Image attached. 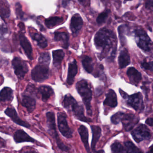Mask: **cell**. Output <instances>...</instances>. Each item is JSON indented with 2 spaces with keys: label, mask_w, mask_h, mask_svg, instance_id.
<instances>
[{
  "label": "cell",
  "mask_w": 153,
  "mask_h": 153,
  "mask_svg": "<svg viewBox=\"0 0 153 153\" xmlns=\"http://www.w3.org/2000/svg\"><path fill=\"white\" fill-rule=\"evenodd\" d=\"M134 33L137 46L144 52H150L152 43L147 33L141 28L135 30Z\"/></svg>",
  "instance_id": "8992f818"
},
{
  "label": "cell",
  "mask_w": 153,
  "mask_h": 153,
  "mask_svg": "<svg viewBox=\"0 0 153 153\" xmlns=\"http://www.w3.org/2000/svg\"><path fill=\"white\" fill-rule=\"evenodd\" d=\"M54 39L57 42H60L64 48L67 49L69 47V36L66 32L58 31L55 32Z\"/></svg>",
  "instance_id": "603a6c76"
},
{
  "label": "cell",
  "mask_w": 153,
  "mask_h": 153,
  "mask_svg": "<svg viewBox=\"0 0 153 153\" xmlns=\"http://www.w3.org/2000/svg\"><path fill=\"white\" fill-rule=\"evenodd\" d=\"M1 2V3L0 2V15L3 19H6L9 18L10 13V7L6 0H2Z\"/></svg>",
  "instance_id": "f546056e"
},
{
  "label": "cell",
  "mask_w": 153,
  "mask_h": 153,
  "mask_svg": "<svg viewBox=\"0 0 153 153\" xmlns=\"http://www.w3.org/2000/svg\"><path fill=\"white\" fill-rule=\"evenodd\" d=\"M112 153H127L125 147L118 142H115L111 146Z\"/></svg>",
  "instance_id": "d6a6232c"
},
{
  "label": "cell",
  "mask_w": 153,
  "mask_h": 153,
  "mask_svg": "<svg viewBox=\"0 0 153 153\" xmlns=\"http://www.w3.org/2000/svg\"><path fill=\"white\" fill-rule=\"evenodd\" d=\"M8 32V28L5 25L3 24L0 25V39L3 38Z\"/></svg>",
  "instance_id": "f35d334b"
},
{
  "label": "cell",
  "mask_w": 153,
  "mask_h": 153,
  "mask_svg": "<svg viewBox=\"0 0 153 153\" xmlns=\"http://www.w3.org/2000/svg\"><path fill=\"white\" fill-rule=\"evenodd\" d=\"M62 104L65 108L71 110L73 115L76 119L86 123L92 122L91 119L88 118L85 116L84 110L82 105L78 103L71 94L65 95Z\"/></svg>",
  "instance_id": "7a4b0ae2"
},
{
  "label": "cell",
  "mask_w": 153,
  "mask_h": 153,
  "mask_svg": "<svg viewBox=\"0 0 153 153\" xmlns=\"http://www.w3.org/2000/svg\"><path fill=\"white\" fill-rule=\"evenodd\" d=\"M51 61V57L49 53H43L40 54L39 58V63L43 64L48 65Z\"/></svg>",
  "instance_id": "836d02e7"
},
{
  "label": "cell",
  "mask_w": 153,
  "mask_h": 153,
  "mask_svg": "<svg viewBox=\"0 0 153 153\" xmlns=\"http://www.w3.org/2000/svg\"><path fill=\"white\" fill-rule=\"evenodd\" d=\"M140 118L139 117L131 113L126 114L124 113L121 122L126 131H130L133 129L135 126L138 123Z\"/></svg>",
  "instance_id": "4fadbf2b"
},
{
  "label": "cell",
  "mask_w": 153,
  "mask_h": 153,
  "mask_svg": "<svg viewBox=\"0 0 153 153\" xmlns=\"http://www.w3.org/2000/svg\"><path fill=\"white\" fill-rule=\"evenodd\" d=\"M119 36L120 40V43L122 46L125 45L126 42L125 35H128V28L126 25H122L120 26L118 28Z\"/></svg>",
  "instance_id": "4dcf8cb0"
},
{
  "label": "cell",
  "mask_w": 153,
  "mask_h": 153,
  "mask_svg": "<svg viewBox=\"0 0 153 153\" xmlns=\"http://www.w3.org/2000/svg\"><path fill=\"white\" fill-rule=\"evenodd\" d=\"M49 76L48 65L43 64L36 65L31 71L32 80L36 82H42L47 79Z\"/></svg>",
  "instance_id": "52a82bcc"
},
{
  "label": "cell",
  "mask_w": 153,
  "mask_h": 153,
  "mask_svg": "<svg viewBox=\"0 0 153 153\" xmlns=\"http://www.w3.org/2000/svg\"><path fill=\"white\" fill-rule=\"evenodd\" d=\"M77 65L76 60H74L69 65L67 82L69 85H72L74 82V78L77 74Z\"/></svg>",
  "instance_id": "44dd1931"
},
{
  "label": "cell",
  "mask_w": 153,
  "mask_h": 153,
  "mask_svg": "<svg viewBox=\"0 0 153 153\" xmlns=\"http://www.w3.org/2000/svg\"><path fill=\"white\" fill-rule=\"evenodd\" d=\"M117 98L115 92L113 90H109L106 95V99L103 104L111 108H114L117 106Z\"/></svg>",
  "instance_id": "ffe728a7"
},
{
  "label": "cell",
  "mask_w": 153,
  "mask_h": 153,
  "mask_svg": "<svg viewBox=\"0 0 153 153\" xmlns=\"http://www.w3.org/2000/svg\"><path fill=\"white\" fill-rule=\"evenodd\" d=\"M128 105L132 107L136 111H141L144 108L143 94L141 93L137 92L132 95H128L126 99Z\"/></svg>",
  "instance_id": "8fae6325"
},
{
  "label": "cell",
  "mask_w": 153,
  "mask_h": 153,
  "mask_svg": "<svg viewBox=\"0 0 153 153\" xmlns=\"http://www.w3.org/2000/svg\"><path fill=\"white\" fill-rule=\"evenodd\" d=\"M85 148L87 153H92L89 144V131L88 128L83 125H81L77 129Z\"/></svg>",
  "instance_id": "ac0fdd59"
},
{
  "label": "cell",
  "mask_w": 153,
  "mask_h": 153,
  "mask_svg": "<svg viewBox=\"0 0 153 153\" xmlns=\"http://www.w3.org/2000/svg\"><path fill=\"white\" fill-rule=\"evenodd\" d=\"M76 89L85 105L87 115L92 116L91 102L92 98V91L87 81L82 80L76 83Z\"/></svg>",
  "instance_id": "277c9868"
},
{
  "label": "cell",
  "mask_w": 153,
  "mask_h": 153,
  "mask_svg": "<svg viewBox=\"0 0 153 153\" xmlns=\"http://www.w3.org/2000/svg\"><path fill=\"white\" fill-rule=\"evenodd\" d=\"M132 1V0H125V2H126L128 1Z\"/></svg>",
  "instance_id": "bcb514c9"
},
{
  "label": "cell",
  "mask_w": 153,
  "mask_h": 153,
  "mask_svg": "<svg viewBox=\"0 0 153 153\" xmlns=\"http://www.w3.org/2000/svg\"><path fill=\"white\" fill-rule=\"evenodd\" d=\"M1 126H0V131H1Z\"/></svg>",
  "instance_id": "c3c4849f"
},
{
  "label": "cell",
  "mask_w": 153,
  "mask_h": 153,
  "mask_svg": "<svg viewBox=\"0 0 153 153\" xmlns=\"http://www.w3.org/2000/svg\"><path fill=\"white\" fill-rule=\"evenodd\" d=\"M57 124L59 131L65 138H72L73 131L68 125L67 116L64 112L57 113Z\"/></svg>",
  "instance_id": "9c48e42d"
},
{
  "label": "cell",
  "mask_w": 153,
  "mask_h": 153,
  "mask_svg": "<svg viewBox=\"0 0 153 153\" xmlns=\"http://www.w3.org/2000/svg\"><path fill=\"white\" fill-rule=\"evenodd\" d=\"M141 65L142 67L144 69L153 72V61L150 62H143Z\"/></svg>",
  "instance_id": "74e56055"
},
{
  "label": "cell",
  "mask_w": 153,
  "mask_h": 153,
  "mask_svg": "<svg viewBox=\"0 0 153 153\" xmlns=\"http://www.w3.org/2000/svg\"><path fill=\"white\" fill-rule=\"evenodd\" d=\"M146 123L150 126L153 127V118H149L146 120Z\"/></svg>",
  "instance_id": "60d3db41"
},
{
  "label": "cell",
  "mask_w": 153,
  "mask_h": 153,
  "mask_svg": "<svg viewBox=\"0 0 153 153\" xmlns=\"http://www.w3.org/2000/svg\"><path fill=\"white\" fill-rule=\"evenodd\" d=\"M4 114L10 118L12 121L16 125L29 129L30 125L26 121L22 120L19 117L15 109L13 107H8L4 111Z\"/></svg>",
  "instance_id": "7c38bea8"
},
{
  "label": "cell",
  "mask_w": 153,
  "mask_h": 153,
  "mask_svg": "<svg viewBox=\"0 0 153 153\" xmlns=\"http://www.w3.org/2000/svg\"><path fill=\"white\" fill-rule=\"evenodd\" d=\"M130 57L126 49L121 51L118 57V64L120 69H124L130 64Z\"/></svg>",
  "instance_id": "7402d4cb"
},
{
  "label": "cell",
  "mask_w": 153,
  "mask_h": 153,
  "mask_svg": "<svg viewBox=\"0 0 153 153\" xmlns=\"http://www.w3.org/2000/svg\"><path fill=\"white\" fill-rule=\"evenodd\" d=\"M124 114V112L120 111L111 116V123L114 125L118 124L120 122H121V119H122Z\"/></svg>",
  "instance_id": "8d00e7d4"
},
{
  "label": "cell",
  "mask_w": 153,
  "mask_h": 153,
  "mask_svg": "<svg viewBox=\"0 0 153 153\" xmlns=\"http://www.w3.org/2000/svg\"><path fill=\"white\" fill-rule=\"evenodd\" d=\"M78 1H79L80 2L82 3L84 1H85V0H78Z\"/></svg>",
  "instance_id": "f6af8a7d"
},
{
  "label": "cell",
  "mask_w": 153,
  "mask_h": 153,
  "mask_svg": "<svg viewBox=\"0 0 153 153\" xmlns=\"http://www.w3.org/2000/svg\"><path fill=\"white\" fill-rule=\"evenodd\" d=\"M14 74L18 79L22 80L27 73L29 67L27 62L18 57H14L12 61Z\"/></svg>",
  "instance_id": "30bf717a"
},
{
  "label": "cell",
  "mask_w": 153,
  "mask_h": 153,
  "mask_svg": "<svg viewBox=\"0 0 153 153\" xmlns=\"http://www.w3.org/2000/svg\"><path fill=\"white\" fill-rule=\"evenodd\" d=\"M22 153H38L36 151H33V150H29V151H26V152H23Z\"/></svg>",
  "instance_id": "7bdbcfd3"
},
{
  "label": "cell",
  "mask_w": 153,
  "mask_h": 153,
  "mask_svg": "<svg viewBox=\"0 0 153 153\" xmlns=\"http://www.w3.org/2000/svg\"><path fill=\"white\" fill-rule=\"evenodd\" d=\"M46 118L48 134L54 139L57 147L60 150L65 152H69L70 148L62 142L56 130L54 113L53 112H47Z\"/></svg>",
  "instance_id": "3957f363"
},
{
  "label": "cell",
  "mask_w": 153,
  "mask_h": 153,
  "mask_svg": "<svg viewBox=\"0 0 153 153\" xmlns=\"http://www.w3.org/2000/svg\"><path fill=\"white\" fill-rule=\"evenodd\" d=\"M13 99V92L9 87H4L0 91V102H11Z\"/></svg>",
  "instance_id": "d4e9b609"
},
{
  "label": "cell",
  "mask_w": 153,
  "mask_h": 153,
  "mask_svg": "<svg viewBox=\"0 0 153 153\" xmlns=\"http://www.w3.org/2000/svg\"><path fill=\"white\" fill-rule=\"evenodd\" d=\"M132 137L137 143L144 140H150L152 138V134L148 128L143 124H140L135 128L132 133Z\"/></svg>",
  "instance_id": "ba28073f"
},
{
  "label": "cell",
  "mask_w": 153,
  "mask_h": 153,
  "mask_svg": "<svg viewBox=\"0 0 153 153\" xmlns=\"http://www.w3.org/2000/svg\"><path fill=\"white\" fill-rule=\"evenodd\" d=\"M65 56V53L62 50H54L53 52V63L55 67L60 66Z\"/></svg>",
  "instance_id": "83f0119b"
},
{
  "label": "cell",
  "mask_w": 153,
  "mask_h": 153,
  "mask_svg": "<svg viewBox=\"0 0 153 153\" xmlns=\"http://www.w3.org/2000/svg\"><path fill=\"white\" fill-rule=\"evenodd\" d=\"M83 24L82 19L78 13L74 14L72 17L70 24V29L74 36H77Z\"/></svg>",
  "instance_id": "e0dca14e"
},
{
  "label": "cell",
  "mask_w": 153,
  "mask_h": 153,
  "mask_svg": "<svg viewBox=\"0 0 153 153\" xmlns=\"http://www.w3.org/2000/svg\"><path fill=\"white\" fill-rule=\"evenodd\" d=\"M38 92L41 95L42 100L46 102L54 94V91L52 87L48 85H41L38 88Z\"/></svg>",
  "instance_id": "484cf974"
},
{
  "label": "cell",
  "mask_w": 153,
  "mask_h": 153,
  "mask_svg": "<svg viewBox=\"0 0 153 153\" xmlns=\"http://www.w3.org/2000/svg\"><path fill=\"white\" fill-rule=\"evenodd\" d=\"M3 140V138H2V137H0V142H1V141L2 140Z\"/></svg>",
  "instance_id": "7dc6e473"
},
{
  "label": "cell",
  "mask_w": 153,
  "mask_h": 153,
  "mask_svg": "<svg viewBox=\"0 0 153 153\" xmlns=\"http://www.w3.org/2000/svg\"><path fill=\"white\" fill-rule=\"evenodd\" d=\"M127 153H143L139 148H137L133 143L127 141L124 143Z\"/></svg>",
  "instance_id": "1f68e13d"
},
{
  "label": "cell",
  "mask_w": 153,
  "mask_h": 153,
  "mask_svg": "<svg viewBox=\"0 0 153 153\" xmlns=\"http://www.w3.org/2000/svg\"><path fill=\"white\" fill-rule=\"evenodd\" d=\"M126 74L130 82L133 84H137L142 80V75L141 73L134 67L128 68Z\"/></svg>",
  "instance_id": "d6986e66"
},
{
  "label": "cell",
  "mask_w": 153,
  "mask_h": 153,
  "mask_svg": "<svg viewBox=\"0 0 153 153\" xmlns=\"http://www.w3.org/2000/svg\"><path fill=\"white\" fill-rule=\"evenodd\" d=\"M91 130L92 134L91 149L93 153H104L103 150H101L97 151L96 150V146L99 141L102 135V129L99 126H91Z\"/></svg>",
  "instance_id": "5bb4252c"
},
{
  "label": "cell",
  "mask_w": 153,
  "mask_h": 153,
  "mask_svg": "<svg viewBox=\"0 0 153 153\" xmlns=\"http://www.w3.org/2000/svg\"><path fill=\"white\" fill-rule=\"evenodd\" d=\"M15 10L17 18L21 20H23L24 13L22 10V7L19 2H17L15 4Z\"/></svg>",
  "instance_id": "d590c367"
},
{
  "label": "cell",
  "mask_w": 153,
  "mask_h": 153,
  "mask_svg": "<svg viewBox=\"0 0 153 153\" xmlns=\"http://www.w3.org/2000/svg\"><path fill=\"white\" fill-rule=\"evenodd\" d=\"M63 22L64 19L62 17H52L46 19L45 24L48 28L50 29L62 24Z\"/></svg>",
  "instance_id": "4316f807"
},
{
  "label": "cell",
  "mask_w": 153,
  "mask_h": 153,
  "mask_svg": "<svg viewBox=\"0 0 153 153\" xmlns=\"http://www.w3.org/2000/svg\"><path fill=\"white\" fill-rule=\"evenodd\" d=\"M29 35L31 38L36 42L40 48H45L48 46V42L45 38L41 34L36 32H30Z\"/></svg>",
  "instance_id": "cb8c5ba5"
},
{
  "label": "cell",
  "mask_w": 153,
  "mask_h": 153,
  "mask_svg": "<svg viewBox=\"0 0 153 153\" xmlns=\"http://www.w3.org/2000/svg\"><path fill=\"white\" fill-rule=\"evenodd\" d=\"M13 139L16 144L23 143H34L36 140L31 137L23 129H19L15 131L13 134Z\"/></svg>",
  "instance_id": "2e32d148"
},
{
  "label": "cell",
  "mask_w": 153,
  "mask_h": 153,
  "mask_svg": "<svg viewBox=\"0 0 153 153\" xmlns=\"http://www.w3.org/2000/svg\"><path fill=\"white\" fill-rule=\"evenodd\" d=\"M145 6L146 8L148 9L153 8V0H146Z\"/></svg>",
  "instance_id": "ab89813d"
},
{
  "label": "cell",
  "mask_w": 153,
  "mask_h": 153,
  "mask_svg": "<svg viewBox=\"0 0 153 153\" xmlns=\"http://www.w3.org/2000/svg\"><path fill=\"white\" fill-rule=\"evenodd\" d=\"M71 0H62V5L63 7L65 8L69 4Z\"/></svg>",
  "instance_id": "b9f144b4"
},
{
  "label": "cell",
  "mask_w": 153,
  "mask_h": 153,
  "mask_svg": "<svg viewBox=\"0 0 153 153\" xmlns=\"http://www.w3.org/2000/svg\"><path fill=\"white\" fill-rule=\"evenodd\" d=\"M82 62L85 71L89 74H91L94 70V64L92 58L88 56H84L82 58Z\"/></svg>",
  "instance_id": "f1b7e54d"
},
{
  "label": "cell",
  "mask_w": 153,
  "mask_h": 153,
  "mask_svg": "<svg viewBox=\"0 0 153 153\" xmlns=\"http://www.w3.org/2000/svg\"><path fill=\"white\" fill-rule=\"evenodd\" d=\"M109 10H106L99 14L97 17L96 21L99 25H101L103 24L106 21V19L108 18L109 13H110Z\"/></svg>",
  "instance_id": "e575fe53"
},
{
  "label": "cell",
  "mask_w": 153,
  "mask_h": 153,
  "mask_svg": "<svg viewBox=\"0 0 153 153\" xmlns=\"http://www.w3.org/2000/svg\"><path fill=\"white\" fill-rule=\"evenodd\" d=\"M36 91L34 85H28L21 95V103L22 106L27 109L29 113L35 110L36 107V99L34 97Z\"/></svg>",
  "instance_id": "5b68a950"
},
{
  "label": "cell",
  "mask_w": 153,
  "mask_h": 153,
  "mask_svg": "<svg viewBox=\"0 0 153 153\" xmlns=\"http://www.w3.org/2000/svg\"><path fill=\"white\" fill-rule=\"evenodd\" d=\"M146 153H153V145L149 148V151Z\"/></svg>",
  "instance_id": "ee69618b"
},
{
  "label": "cell",
  "mask_w": 153,
  "mask_h": 153,
  "mask_svg": "<svg viewBox=\"0 0 153 153\" xmlns=\"http://www.w3.org/2000/svg\"><path fill=\"white\" fill-rule=\"evenodd\" d=\"M94 42L96 48L101 50L102 59L111 51V57L114 60L117 53V39L113 31L106 28L101 29L95 35Z\"/></svg>",
  "instance_id": "6da1fadb"
},
{
  "label": "cell",
  "mask_w": 153,
  "mask_h": 153,
  "mask_svg": "<svg viewBox=\"0 0 153 153\" xmlns=\"http://www.w3.org/2000/svg\"><path fill=\"white\" fill-rule=\"evenodd\" d=\"M19 40L20 45L27 58L30 60H33V50L31 44L22 32L19 34Z\"/></svg>",
  "instance_id": "9a60e30c"
}]
</instances>
